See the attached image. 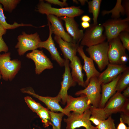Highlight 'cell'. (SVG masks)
Masks as SVG:
<instances>
[{"mask_svg":"<svg viewBox=\"0 0 129 129\" xmlns=\"http://www.w3.org/2000/svg\"><path fill=\"white\" fill-rule=\"evenodd\" d=\"M81 26L84 29H87L90 26L89 23L87 22H82L81 23Z\"/></svg>","mask_w":129,"mask_h":129,"instance_id":"b9f144b4","label":"cell"},{"mask_svg":"<svg viewBox=\"0 0 129 129\" xmlns=\"http://www.w3.org/2000/svg\"><path fill=\"white\" fill-rule=\"evenodd\" d=\"M70 62L69 66L71 69L72 79L79 86L85 88L86 86L83 79L84 74L82 72L83 66L79 58L76 55Z\"/></svg>","mask_w":129,"mask_h":129,"instance_id":"7402d4cb","label":"cell"},{"mask_svg":"<svg viewBox=\"0 0 129 129\" xmlns=\"http://www.w3.org/2000/svg\"><path fill=\"white\" fill-rule=\"evenodd\" d=\"M50 118V125L52 127V129H61L62 118L65 115L64 113L60 112L59 113L49 111Z\"/></svg>","mask_w":129,"mask_h":129,"instance_id":"83f0119b","label":"cell"},{"mask_svg":"<svg viewBox=\"0 0 129 129\" xmlns=\"http://www.w3.org/2000/svg\"><path fill=\"white\" fill-rule=\"evenodd\" d=\"M91 111L90 121L97 126L100 122L107 119L109 116L105 112L103 108H96L92 106L90 108Z\"/></svg>","mask_w":129,"mask_h":129,"instance_id":"603a6c76","label":"cell"},{"mask_svg":"<svg viewBox=\"0 0 129 129\" xmlns=\"http://www.w3.org/2000/svg\"><path fill=\"white\" fill-rule=\"evenodd\" d=\"M9 48L4 41L2 36L0 37V52H7Z\"/></svg>","mask_w":129,"mask_h":129,"instance_id":"e575fe53","label":"cell"},{"mask_svg":"<svg viewBox=\"0 0 129 129\" xmlns=\"http://www.w3.org/2000/svg\"><path fill=\"white\" fill-rule=\"evenodd\" d=\"M6 32V30L0 24V37L5 35Z\"/></svg>","mask_w":129,"mask_h":129,"instance_id":"7bdbcfd3","label":"cell"},{"mask_svg":"<svg viewBox=\"0 0 129 129\" xmlns=\"http://www.w3.org/2000/svg\"><path fill=\"white\" fill-rule=\"evenodd\" d=\"M26 57L34 62L35 73L36 74H40L45 70L51 69L53 67V63L42 50L36 49L33 50L31 52L27 53Z\"/></svg>","mask_w":129,"mask_h":129,"instance_id":"8fae6325","label":"cell"},{"mask_svg":"<svg viewBox=\"0 0 129 129\" xmlns=\"http://www.w3.org/2000/svg\"><path fill=\"white\" fill-rule=\"evenodd\" d=\"M65 59L64 66V71L62 75L63 80L61 82V88L57 95L61 99V103L65 105L68 95L67 91L71 87L74 86L76 83L73 80L72 78L69 66L70 60Z\"/></svg>","mask_w":129,"mask_h":129,"instance_id":"7c38bea8","label":"cell"},{"mask_svg":"<svg viewBox=\"0 0 129 129\" xmlns=\"http://www.w3.org/2000/svg\"><path fill=\"white\" fill-rule=\"evenodd\" d=\"M72 1H73L74 2V3H75L76 4L78 3V1H77L76 0H73Z\"/></svg>","mask_w":129,"mask_h":129,"instance_id":"f6af8a7d","label":"cell"},{"mask_svg":"<svg viewBox=\"0 0 129 129\" xmlns=\"http://www.w3.org/2000/svg\"><path fill=\"white\" fill-rule=\"evenodd\" d=\"M80 95L79 97H74L68 95L66 100V105L63 108L65 115L67 116L71 111L82 114L90 108L91 105L86 96L84 94Z\"/></svg>","mask_w":129,"mask_h":129,"instance_id":"9c48e42d","label":"cell"},{"mask_svg":"<svg viewBox=\"0 0 129 129\" xmlns=\"http://www.w3.org/2000/svg\"><path fill=\"white\" fill-rule=\"evenodd\" d=\"M48 108L43 107L36 113L41 119L45 127L48 126L50 125V118Z\"/></svg>","mask_w":129,"mask_h":129,"instance_id":"f1b7e54d","label":"cell"},{"mask_svg":"<svg viewBox=\"0 0 129 129\" xmlns=\"http://www.w3.org/2000/svg\"><path fill=\"white\" fill-rule=\"evenodd\" d=\"M109 47L108 56L110 64H122L121 61L122 57L127 54L125 49L118 37L113 39L108 42Z\"/></svg>","mask_w":129,"mask_h":129,"instance_id":"30bf717a","label":"cell"},{"mask_svg":"<svg viewBox=\"0 0 129 129\" xmlns=\"http://www.w3.org/2000/svg\"><path fill=\"white\" fill-rule=\"evenodd\" d=\"M47 16L48 25L53 33L60 37L64 41L74 43L72 37L65 31L61 20L59 17L52 15H47Z\"/></svg>","mask_w":129,"mask_h":129,"instance_id":"5bb4252c","label":"cell"},{"mask_svg":"<svg viewBox=\"0 0 129 129\" xmlns=\"http://www.w3.org/2000/svg\"><path fill=\"white\" fill-rule=\"evenodd\" d=\"M21 91L23 93L30 95L42 102L50 111L54 112L59 111L64 113L63 109L59 104V102L61 101V99L58 95L54 97L41 96L35 93L31 88H23Z\"/></svg>","mask_w":129,"mask_h":129,"instance_id":"4fadbf2b","label":"cell"},{"mask_svg":"<svg viewBox=\"0 0 129 129\" xmlns=\"http://www.w3.org/2000/svg\"><path fill=\"white\" fill-rule=\"evenodd\" d=\"M127 99L123 96L121 93L117 92L103 108L105 112L109 116L112 114L121 112Z\"/></svg>","mask_w":129,"mask_h":129,"instance_id":"2e32d148","label":"cell"},{"mask_svg":"<svg viewBox=\"0 0 129 129\" xmlns=\"http://www.w3.org/2000/svg\"><path fill=\"white\" fill-rule=\"evenodd\" d=\"M118 37L124 47L129 51V32L123 31L121 32Z\"/></svg>","mask_w":129,"mask_h":129,"instance_id":"d6a6232c","label":"cell"},{"mask_svg":"<svg viewBox=\"0 0 129 129\" xmlns=\"http://www.w3.org/2000/svg\"><path fill=\"white\" fill-rule=\"evenodd\" d=\"M54 39L58 44L65 59L71 61L74 57L76 55L77 49L79 46L80 43H75L68 42L56 35L54 36Z\"/></svg>","mask_w":129,"mask_h":129,"instance_id":"ffe728a7","label":"cell"},{"mask_svg":"<svg viewBox=\"0 0 129 129\" xmlns=\"http://www.w3.org/2000/svg\"><path fill=\"white\" fill-rule=\"evenodd\" d=\"M105 30L104 33L107 42L118 37L122 32H129V18L109 19L102 24Z\"/></svg>","mask_w":129,"mask_h":129,"instance_id":"3957f363","label":"cell"},{"mask_svg":"<svg viewBox=\"0 0 129 129\" xmlns=\"http://www.w3.org/2000/svg\"><path fill=\"white\" fill-rule=\"evenodd\" d=\"M83 47L81 45H79L77 49V52L84 60V64L83 66V69L85 71L86 76V79L85 81L86 86L91 78L94 77H98L101 73L96 68L93 61L85 54L83 49Z\"/></svg>","mask_w":129,"mask_h":129,"instance_id":"e0dca14e","label":"cell"},{"mask_svg":"<svg viewBox=\"0 0 129 129\" xmlns=\"http://www.w3.org/2000/svg\"><path fill=\"white\" fill-rule=\"evenodd\" d=\"M122 5L124 9L125 15L127 17L129 18V0H123Z\"/></svg>","mask_w":129,"mask_h":129,"instance_id":"d590c367","label":"cell"},{"mask_svg":"<svg viewBox=\"0 0 129 129\" xmlns=\"http://www.w3.org/2000/svg\"><path fill=\"white\" fill-rule=\"evenodd\" d=\"M97 129H116L114 120L111 115L106 119L100 122L98 125L96 126Z\"/></svg>","mask_w":129,"mask_h":129,"instance_id":"4dcf8cb0","label":"cell"},{"mask_svg":"<svg viewBox=\"0 0 129 129\" xmlns=\"http://www.w3.org/2000/svg\"><path fill=\"white\" fill-rule=\"evenodd\" d=\"M101 84L99 82L98 77L91 78L89 83L85 88L77 91L76 96L81 94L86 95L92 106L96 108H99L101 97Z\"/></svg>","mask_w":129,"mask_h":129,"instance_id":"52a82bcc","label":"cell"},{"mask_svg":"<svg viewBox=\"0 0 129 129\" xmlns=\"http://www.w3.org/2000/svg\"><path fill=\"white\" fill-rule=\"evenodd\" d=\"M122 73L110 82L101 84L102 93L99 108H103L109 99L115 93L116 86Z\"/></svg>","mask_w":129,"mask_h":129,"instance_id":"44dd1931","label":"cell"},{"mask_svg":"<svg viewBox=\"0 0 129 129\" xmlns=\"http://www.w3.org/2000/svg\"><path fill=\"white\" fill-rule=\"evenodd\" d=\"M102 1V0H92L87 2L88 11L89 13L92 14L93 24H98L97 19L100 12Z\"/></svg>","mask_w":129,"mask_h":129,"instance_id":"484cf974","label":"cell"},{"mask_svg":"<svg viewBox=\"0 0 129 129\" xmlns=\"http://www.w3.org/2000/svg\"><path fill=\"white\" fill-rule=\"evenodd\" d=\"M10 52L0 54V73L3 79L11 81L20 70L21 62L17 59L11 60Z\"/></svg>","mask_w":129,"mask_h":129,"instance_id":"7a4b0ae2","label":"cell"},{"mask_svg":"<svg viewBox=\"0 0 129 129\" xmlns=\"http://www.w3.org/2000/svg\"><path fill=\"white\" fill-rule=\"evenodd\" d=\"M91 111L90 108L85 111L82 114L73 112L70 113L66 118L64 119L66 123V129H75L81 127L86 129H97V126L91 124L89 120Z\"/></svg>","mask_w":129,"mask_h":129,"instance_id":"8992f818","label":"cell"},{"mask_svg":"<svg viewBox=\"0 0 129 129\" xmlns=\"http://www.w3.org/2000/svg\"><path fill=\"white\" fill-rule=\"evenodd\" d=\"M78 2H79L81 4V5H84L86 2H87L88 1L87 0H78Z\"/></svg>","mask_w":129,"mask_h":129,"instance_id":"ee69618b","label":"cell"},{"mask_svg":"<svg viewBox=\"0 0 129 129\" xmlns=\"http://www.w3.org/2000/svg\"><path fill=\"white\" fill-rule=\"evenodd\" d=\"M49 34L48 38L45 41H40L38 44V48H43L46 49L50 53L53 60L56 61L60 66H64L65 59L60 56L52 39L53 33L49 27Z\"/></svg>","mask_w":129,"mask_h":129,"instance_id":"ac0fdd59","label":"cell"},{"mask_svg":"<svg viewBox=\"0 0 129 129\" xmlns=\"http://www.w3.org/2000/svg\"><path fill=\"white\" fill-rule=\"evenodd\" d=\"M104 28L100 24H90L87 29L80 41V45L87 47L97 45L105 41L106 39L103 32Z\"/></svg>","mask_w":129,"mask_h":129,"instance_id":"5b68a950","label":"cell"},{"mask_svg":"<svg viewBox=\"0 0 129 129\" xmlns=\"http://www.w3.org/2000/svg\"><path fill=\"white\" fill-rule=\"evenodd\" d=\"M20 1V0H0V3L3 5L5 11L11 12Z\"/></svg>","mask_w":129,"mask_h":129,"instance_id":"f546056e","label":"cell"},{"mask_svg":"<svg viewBox=\"0 0 129 129\" xmlns=\"http://www.w3.org/2000/svg\"><path fill=\"white\" fill-rule=\"evenodd\" d=\"M122 0H117L114 7L110 11L103 10L102 12V15L104 16L106 14L111 13V17L112 19L120 18V15H125V11L122 4Z\"/></svg>","mask_w":129,"mask_h":129,"instance_id":"cb8c5ba5","label":"cell"},{"mask_svg":"<svg viewBox=\"0 0 129 129\" xmlns=\"http://www.w3.org/2000/svg\"><path fill=\"white\" fill-rule=\"evenodd\" d=\"M24 99L28 107L34 112L36 113L43 107L40 103L35 101L30 96H26Z\"/></svg>","mask_w":129,"mask_h":129,"instance_id":"1f68e13d","label":"cell"},{"mask_svg":"<svg viewBox=\"0 0 129 129\" xmlns=\"http://www.w3.org/2000/svg\"><path fill=\"white\" fill-rule=\"evenodd\" d=\"M121 112L124 114L129 115V99H127L123 107Z\"/></svg>","mask_w":129,"mask_h":129,"instance_id":"8d00e7d4","label":"cell"},{"mask_svg":"<svg viewBox=\"0 0 129 129\" xmlns=\"http://www.w3.org/2000/svg\"><path fill=\"white\" fill-rule=\"evenodd\" d=\"M120 122L116 129H127L128 127H127L125 124L124 123L120 117Z\"/></svg>","mask_w":129,"mask_h":129,"instance_id":"f35d334b","label":"cell"},{"mask_svg":"<svg viewBox=\"0 0 129 129\" xmlns=\"http://www.w3.org/2000/svg\"><path fill=\"white\" fill-rule=\"evenodd\" d=\"M36 11L47 15H52L59 17L66 16L73 17L81 15L84 11L80 6H72L56 8L52 7L51 4L45 3L43 0H40L37 5Z\"/></svg>","mask_w":129,"mask_h":129,"instance_id":"6da1fadb","label":"cell"},{"mask_svg":"<svg viewBox=\"0 0 129 129\" xmlns=\"http://www.w3.org/2000/svg\"><path fill=\"white\" fill-rule=\"evenodd\" d=\"M81 20L82 22H90L91 18L89 16L85 15L81 17Z\"/></svg>","mask_w":129,"mask_h":129,"instance_id":"60d3db41","label":"cell"},{"mask_svg":"<svg viewBox=\"0 0 129 129\" xmlns=\"http://www.w3.org/2000/svg\"><path fill=\"white\" fill-rule=\"evenodd\" d=\"M1 78H2L1 76L0 73V80H1Z\"/></svg>","mask_w":129,"mask_h":129,"instance_id":"bcb514c9","label":"cell"},{"mask_svg":"<svg viewBox=\"0 0 129 129\" xmlns=\"http://www.w3.org/2000/svg\"><path fill=\"white\" fill-rule=\"evenodd\" d=\"M108 43L104 42L101 43L88 47L86 49L90 58L97 64L101 71L109 63L108 52Z\"/></svg>","mask_w":129,"mask_h":129,"instance_id":"277c9868","label":"cell"},{"mask_svg":"<svg viewBox=\"0 0 129 129\" xmlns=\"http://www.w3.org/2000/svg\"><path fill=\"white\" fill-rule=\"evenodd\" d=\"M17 39L18 42L15 48L17 49L18 54L20 56L23 55L28 51L37 49L38 43L41 41L37 32L28 34L22 32L18 36Z\"/></svg>","mask_w":129,"mask_h":129,"instance_id":"ba28073f","label":"cell"},{"mask_svg":"<svg viewBox=\"0 0 129 129\" xmlns=\"http://www.w3.org/2000/svg\"><path fill=\"white\" fill-rule=\"evenodd\" d=\"M122 73L116 88L117 92L121 93L129 86V68H127Z\"/></svg>","mask_w":129,"mask_h":129,"instance_id":"4316f807","label":"cell"},{"mask_svg":"<svg viewBox=\"0 0 129 129\" xmlns=\"http://www.w3.org/2000/svg\"><path fill=\"white\" fill-rule=\"evenodd\" d=\"M128 67L125 64L116 65L109 63L106 69L100 73L98 77V80L101 84L108 83L122 73Z\"/></svg>","mask_w":129,"mask_h":129,"instance_id":"9a60e30c","label":"cell"},{"mask_svg":"<svg viewBox=\"0 0 129 129\" xmlns=\"http://www.w3.org/2000/svg\"><path fill=\"white\" fill-rule=\"evenodd\" d=\"M122 95L126 99L129 98V86L127 87L124 90L122 94Z\"/></svg>","mask_w":129,"mask_h":129,"instance_id":"ab89813d","label":"cell"},{"mask_svg":"<svg viewBox=\"0 0 129 129\" xmlns=\"http://www.w3.org/2000/svg\"><path fill=\"white\" fill-rule=\"evenodd\" d=\"M2 5L0 3V24L5 29H14L20 27L31 26L34 27L30 24H25L22 23H18L16 22H14L13 24L8 23L5 19L6 18L5 16L4 13Z\"/></svg>","mask_w":129,"mask_h":129,"instance_id":"d4e9b609","label":"cell"},{"mask_svg":"<svg viewBox=\"0 0 129 129\" xmlns=\"http://www.w3.org/2000/svg\"><path fill=\"white\" fill-rule=\"evenodd\" d=\"M121 118L123 122L127 124L129 126V115L127 114L122 112L121 114Z\"/></svg>","mask_w":129,"mask_h":129,"instance_id":"74e56055","label":"cell"},{"mask_svg":"<svg viewBox=\"0 0 129 129\" xmlns=\"http://www.w3.org/2000/svg\"><path fill=\"white\" fill-rule=\"evenodd\" d=\"M45 1L50 4H52L55 5H58L63 8L64 6H68V4L66 2L67 0H63V1H61L58 0H45Z\"/></svg>","mask_w":129,"mask_h":129,"instance_id":"836d02e7","label":"cell"},{"mask_svg":"<svg viewBox=\"0 0 129 129\" xmlns=\"http://www.w3.org/2000/svg\"><path fill=\"white\" fill-rule=\"evenodd\" d=\"M127 129H129V126L128 127Z\"/></svg>","mask_w":129,"mask_h":129,"instance_id":"7dc6e473","label":"cell"},{"mask_svg":"<svg viewBox=\"0 0 129 129\" xmlns=\"http://www.w3.org/2000/svg\"><path fill=\"white\" fill-rule=\"evenodd\" d=\"M59 18L61 20L64 22L66 30L68 33L72 38L74 43H80L84 33L83 30L79 28V25L74 18L66 16Z\"/></svg>","mask_w":129,"mask_h":129,"instance_id":"d6986e66","label":"cell"}]
</instances>
